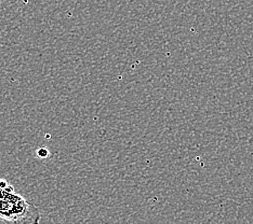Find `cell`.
<instances>
[{
  "label": "cell",
  "instance_id": "obj_1",
  "mask_svg": "<svg viewBox=\"0 0 253 224\" xmlns=\"http://www.w3.org/2000/svg\"><path fill=\"white\" fill-rule=\"evenodd\" d=\"M0 220L7 224H39L42 214L7 180L0 179Z\"/></svg>",
  "mask_w": 253,
  "mask_h": 224
},
{
  "label": "cell",
  "instance_id": "obj_2",
  "mask_svg": "<svg viewBox=\"0 0 253 224\" xmlns=\"http://www.w3.org/2000/svg\"><path fill=\"white\" fill-rule=\"evenodd\" d=\"M37 153H38V157L39 158H42V159L47 158L48 155H49V151L45 148H40Z\"/></svg>",
  "mask_w": 253,
  "mask_h": 224
}]
</instances>
